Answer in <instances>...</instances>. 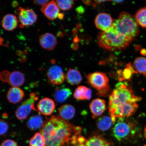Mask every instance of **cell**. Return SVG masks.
Returning a JSON list of instances; mask_svg holds the SVG:
<instances>
[{
  "instance_id": "37",
  "label": "cell",
  "mask_w": 146,
  "mask_h": 146,
  "mask_svg": "<svg viewBox=\"0 0 146 146\" xmlns=\"http://www.w3.org/2000/svg\"><path fill=\"white\" fill-rule=\"evenodd\" d=\"M144 136L146 139V126L145 127V129L144 130Z\"/></svg>"
},
{
  "instance_id": "22",
  "label": "cell",
  "mask_w": 146,
  "mask_h": 146,
  "mask_svg": "<svg viewBox=\"0 0 146 146\" xmlns=\"http://www.w3.org/2000/svg\"><path fill=\"white\" fill-rule=\"evenodd\" d=\"M137 72L135 70L131 63L127 64L126 67L123 70H119L118 72V79L120 81L125 80L129 81L131 77L135 73Z\"/></svg>"
},
{
  "instance_id": "14",
  "label": "cell",
  "mask_w": 146,
  "mask_h": 146,
  "mask_svg": "<svg viewBox=\"0 0 146 146\" xmlns=\"http://www.w3.org/2000/svg\"><path fill=\"white\" fill-rule=\"evenodd\" d=\"M39 41L41 46L48 50H54L57 44L56 36L49 33H45L40 36Z\"/></svg>"
},
{
  "instance_id": "41",
  "label": "cell",
  "mask_w": 146,
  "mask_h": 146,
  "mask_svg": "<svg viewBox=\"0 0 146 146\" xmlns=\"http://www.w3.org/2000/svg\"><path fill=\"white\" fill-rule=\"evenodd\" d=\"M144 146H146V145H144Z\"/></svg>"
},
{
  "instance_id": "5",
  "label": "cell",
  "mask_w": 146,
  "mask_h": 146,
  "mask_svg": "<svg viewBox=\"0 0 146 146\" xmlns=\"http://www.w3.org/2000/svg\"><path fill=\"white\" fill-rule=\"evenodd\" d=\"M112 27L119 34L132 40L139 33L135 18L127 12H121L118 18L114 20Z\"/></svg>"
},
{
  "instance_id": "9",
  "label": "cell",
  "mask_w": 146,
  "mask_h": 146,
  "mask_svg": "<svg viewBox=\"0 0 146 146\" xmlns=\"http://www.w3.org/2000/svg\"><path fill=\"white\" fill-rule=\"evenodd\" d=\"M18 15L21 28L34 24L37 20V15L32 9L20 7L18 9Z\"/></svg>"
},
{
  "instance_id": "11",
  "label": "cell",
  "mask_w": 146,
  "mask_h": 146,
  "mask_svg": "<svg viewBox=\"0 0 146 146\" xmlns=\"http://www.w3.org/2000/svg\"><path fill=\"white\" fill-rule=\"evenodd\" d=\"M55 108L54 100L47 98L40 100L36 106L38 112L45 116H49L52 114Z\"/></svg>"
},
{
  "instance_id": "19",
  "label": "cell",
  "mask_w": 146,
  "mask_h": 146,
  "mask_svg": "<svg viewBox=\"0 0 146 146\" xmlns=\"http://www.w3.org/2000/svg\"><path fill=\"white\" fill-rule=\"evenodd\" d=\"M72 94V91L68 88H59L55 91L54 99L58 103H62L68 99Z\"/></svg>"
},
{
  "instance_id": "4",
  "label": "cell",
  "mask_w": 146,
  "mask_h": 146,
  "mask_svg": "<svg viewBox=\"0 0 146 146\" xmlns=\"http://www.w3.org/2000/svg\"><path fill=\"white\" fill-rule=\"evenodd\" d=\"M127 118L118 119L113 128V135L119 141H134L141 135V127L138 124Z\"/></svg>"
},
{
  "instance_id": "27",
  "label": "cell",
  "mask_w": 146,
  "mask_h": 146,
  "mask_svg": "<svg viewBox=\"0 0 146 146\" xmlns=\"http://www.w3.org/2000/svg\"><path fill=\"white\" fill-rule=\"evenodd\" d=\"M135 17L139 26L146 29V7L139 9Z\"/></svg>"
},
{
  "instance_id": "23",
  "label": "cell",
  "mask_w": 146,
  "mask_h": 146,
  "mask_svg": "<svg viewBox=\"0 0 146 146\" xmlns=\"http://www.w3.org/2000/svg\"><path fill=\"white\" fill-rule=\"evenodd\" d=\"M109 143L103 137L96 135L86 139L84 146H105Z\"/></svg>"
},
{
  "instance_id": "24",
  "label": "cell",
  "mask_w": 146,
  "mask_h": 146,
  "mask_svg": "<svg viewBox=\"0 0 146 146\" xmlns=\"http://www.w3.org/2000/svg\"><path fill=\"white\" fill-rule=\"evenodd\" d=\"M43 118L40 115H36L31 117L27 122V126L31 130H37L42 127L44 124Z\"/></svg>"
},
{
  "instance_id": "2",
  "label": "cell",
  "mask_w": 146,
  "mask_h": 146,
  "mask_svg": "<svg viewBox=\"0 0 146 146\" xmlns=\"http://www.w3.org/2000/svg\"><path fill=\"white\" fill-rule=\"evenodd\" d=\"M73 132L74 127L67 120L52 116L45 122L40 133L44 137L45 146H64Z\"/></svg>"
},
{
  "instance_id": "31",
  "label": "cell",
  "mask_w": 146,
  "mask_h": 146,
  "mask_svg": "<svg viewBox=\"0 0 146 146\" xmlns=\"http://www.w3.org/2000/svg\"><path fill=\"white\" fill-rule=\"evenodd\" d=\"M1 146H18V145L16 142L14 140L7 139L2 143Z\"/></svg>"
},
{
  "instance_id": "6",
  "label": "cell",
  "mask_w": 146,
  "mask_h": 146,
  "mask_svg": "<svg viewBox=\"0 0 146 146\" xmlns=\"http://www.w3.org/2000/svg\"><path fill=\"white\" fill-rule=\"evenodd\" d=\"M87 80L90 85L97 90L98 96L105 97L110 91L109 80L106 75L100 72L91 73L87 76Z\"/></svg>"
},
{
  "instance_id": "17",
  "label": "cell",
  "mask_w": 146,
  "mask_h": 146,
  "mask_svg": "<svg viewBox=\"0 0 146 146\" xmlns=\"http://www.w3.org/2000/svg\"><path fill=\"white\" fill-rule=\"evenodd\" d=\"M18 20L15 16L12 14H8L3 17L2 25L5 30L12 31L17 27Z\"/></svg>"
},
{
  "instance_id": "35",
  "label": "cell",
  "mask_w": 146,
  "mask_h": 146,
  "mask_svg": "<svg viewBox=\"0 0 146 146\" xmlns=\"http://www.w3.org/2000/svg\"><path fill=\"white\" fill-rule=\"evenodd\" d=\"M94 1L97 3H100L104 2L110 1V0H94Z\"/></svg>"
},
{
  "instance_id": "13",
  "label": "cell",
  "mask_w": 146,
  "mask_h": 146,
  "mask_svg": "<svg viewBox=\"0 0 146 146\" xmlns=\"http://www.w3.org/2000/svg\"><path fill=\"white\" fill-rule=\"evenodd\" d=\"M41 10L46 17L50 20L56 19L60 14L59 7L54 1H51L42 5Z\"/></svg>"
},
{
  "instance_id": "3",
  "label": "cell",
  "mask_w": 146,
  "mask_h": 146,
  "mask_svg": "<svg viewBox=\"0 0 146 146\" xmlns=\"http://www.w3.org/2000/svg\"><path fill=\"white\" fill-rule=\"evenodd\" d=\"M97 40L100 47L110 51L123 50L133 41L119 34L112 27L108 30L100 33Z\"/></svg>"
},
{
  "instance_id": "38",
  "label": "cell",
  "mask_w": 146,
  "mask_h": 146,
  "mask_svg": "<svg viewBox=\"0 0 146 146\" xmlns=\"http://www.w3.org/2000/svg\"><path fill=\"white\" fill-rule=\"evenodd\" d=\"M3 39L1 38L0 37V45L2 43Z\"/></svg>"
},
{
  "instance_id": "28",
  "label": "cell",
  "mask_w": 146,
  "mask_h": 146,
  "mask_svg": "<svg viewBox=\"0 0 146 146\" xmlns=\"http://www.w3.org/2000/svg\"><path fill=\"white\" fill-rule=\"evenodd\" d=\"M30 146H45L44 137L41 133H37L29 141Z\"/></svg>"
},
{
  "instance_id": "29",
  "label": "cell",
  "mask_w": 146,
  "mask_h": 146,
  "mask_svg": "<svg viewBox=\"0 0 146 146\" xmlns=\"http://www.w3.org/2000/svg\"><path fill=\"white\" fill-rule=\"evenodd\" d=\"M74 0H56V3L61 10L66 11L72 8Z\"/></svg>"
},
{
  "instance_id": "26",
  "label": "cell",
  "mask_w": 146,
  "mask_h": 146,
  "mask_svg": "<svg viewBox=\"0 0 146 146\" xmlns=\"http://www.w3.org/2000/svg\"><path fill=\"white\" fill-rule=\"evenodd\" d=\"M133 67L136 72L144 75L146 73V58H137L133 64Z\"/></svg>"
},
{
  "instance_id": "12",
  "label": "cell",
  "mask_w": 146,
  "mask_h": 146,
  "mask_svg": "<svg viewBox=\"0 0 146 146\" xmlns=\"http://www.w3.org/2000/svg\"><path fill=\"white\" fill-rule=\"evenodd\" d=\"M112 18L108 14L102 13L98 15L95 20L97 28L102 31L108 30L112 26Z\"/></svg>"
},
{
  "instance_id": "1",
  "label": "cell",
  "mask_w": 146,
  "mask_h": 146,
  "mask_svg": "<svg viewBox=\"0 0 146 146\" xmlns=\"http://www.w3.org/2000/svg\"><path fill=\"white\" fill-rule=\"evenodd\" d=\"M141 98L134 94L127 82L116 84L109 96V110L113 123L117 119L128 118L134 114L138 108L137 102Z\"/></svg>"
},
{
  "instance_id": "40",
  "label": "cell",
  "mask_w": 146,
  "mask_h": 146,
  "mask_svg": "<svg viewBox=\"0 0 146 146\" xmlns=\"http://www.w3.org/2000/svg\"><path fill=\"white\" fill-rule=\"evenodd\" d=\"M144 76H145L146 78V73L145 75H144Z\"/></svg>"
},
{
  "instance_id": "34",
  "label": "cell",
  "mask_w": 146,
  "mask_h": 146,
  "mask_svg": "<svg viewBox=\"0 0 146 146\" xmlns=\"http://www.w3.org/2000/svg\"><path fill=\"white\" fill-rule=\"evenodd\" d=\"M82 1H83L84 3H85V4L87 5L91 4V0H82Z\"/></svg>"
},
{
  "instance_id": "39",
  "label": "cell",
  "mask_w": 146,
  "mask_h": 146,
  "mask_svg": "<svg viewBox=\"0 0 146 146\" xmlns=\"http://www.w3.org/2000/svg\"><path fill=\"white\" fill-rule=\"evenodd\" d=\"M105 146H112L111 145V144L109 143L108 144V145H106Z\"/></svg>"
},
{
  "instance_id": "30",
  "label": "cell",
  "mask_w": 146,
  "mask_h": 146,
  "mask_svg": "<svg viewBox=\"0 0 146 146\" xmlns=\"http://www.w3.org/2000/svg\"><path fill=\"white\" fill-rule=\"evenodd\" d=\"M9 126L8 123L3 120H0V136L3 135L8 132Z\"/></svg>"
},
{
  "instance_id": "7",
  "label": "cell",
  "mask_w": 146,
  "mask_h": 146,
  "mask_svg": "<svg viewBox=\"0 0 146 146\" xmlns=\"http://www.w3.org/2000/svg\"><path fill=\"white\" fill-rule=\"evenodd\" d=\"M38 99V97L35 93H31L28 99L23 102L16 110L15 115L18 119H26L32 110L37 111L35 107V104Z\"/></svg>"
},
{
  "instance_id": "18",
  "label": "cell",
  "mask_w": 146,
  "mask_h": 146,
  "mask_svg": "<svg viewBox=\"0 0 146 146\" xmlns=\"http://www.w3.org/2000/svg\"><path fill=\"white\" fill-rule=\"evenodd\" d=\"M65 78L68 83L72 85H78L81 83L82 78L81 73L77 69L69 68Z\"/></svg>"
},
{
  "instance_id": "20",
  "label": "cell",
  "mask_w": 146,
  "mask_h": 146,
  "mask_svg": "<svg viewBox=\"0 0 146 146\" xmlns=\"http://www.w3.org/2000/svg\"><path fill=\"white\" fill-rule=\"evenodd\" d=\"M92 96V91L91 89L84 86H78L75 90L74 96L78 100H90Z\"/></svg>"
},
{
  "instance_id": "32",
  "label": "cell",
  "mask_w": 146,
  "mask_h": 146,
  "mask_svg": "<svg viewBox=\"0 0 146 146\" xmlns=\"http://www.w3.org/2000/svg\"><path fill=\"white\" fill-rule=\"evenodd\" d=\"M35 4L38 5H43L48 2L50 0H33Z\"/></svg>"
},
{
  "instance_id": "10",
  "label": "cell",
  "mask_w": 146,
  "mask_h": 146,
  "mask_svg": "<svg viewBox=\"0 0 146 146\" xmlns=\"http://www.w3.org/2000/svg\"><path fill=\"white\" fill-rule=\"evenodd\" d=\"M47 75L49 82L54 85L61 84L63 83L65 79L62 69L58 65L51 67L47 71Z\"/></svg>"
},
{
  "instance_id": "21",
  "label": "cell",
  "mask_w": 146,
  "mask_h": 146,
  "mask_svg": "<svg viewBox=\"0 0 146 146\" xmlns=\"http://www.w3.org/2000/svg\"><path fill=\"white\" fill-rule=\"evenodd\" d=\"M60 117L67 120L72 119L75 114L76 111L72 106L69 104L63 105L59 110Z\"/></svg>"
},
{
  "instance_id": "33",
  "label": "cell",
  "mask_w": 146,
  "mask_h": 146,
  "mask_svg": "<svg viewBox=\"0 0 146 146\" xmlns=\"http://www.w3.org/2000/svg\"><path fill=\"white\" fill-rule=\"evenodd\" d=\"M110 1L115 3H119L123 2L124 1V0H110Z\"/></svg>"
},
{
  "instance_id": "16",
  "label": "cell",
  "mask_w": 146,
  "mask_h": 146,
  "mask_svg": "<svg viewBox=\"0 0 146 146\" xmlns=\"http://www.w3.org/2000/svg\"><path fill=\"white\" fill-rule=\"evenodd\" d=\"M25 96L23 91L18 87H12L9 89L7 94V98L11 103L17 104L21 102Z\"/></svg>"
},
{
  "instance_id": "36",
  "label": "cell",
  "mask_w": 146,
  "mask_h": 146,
  "mask_svg": "<svg viewBox=\"0 0 146 146\" xmlns=\"http://www.w3.org/2000/svg\"><path fill=\"white\" fill-rule=\"evenodd\" d=\"M141 53L143 56L145 55L146 54V50H143L141 51Z\"/></svg>"
},
{
  "instance_id": "25",
  "label": "cell",
  "mask_w": 146,
  "mask_h": 146,
  "mask_svg": "<svg viewBox=\"0 0 146 146\" xmlns=\"http://www.w3.org/2000/svg\"><path fill=\"white\" fill-rule=\"evenodd\" d=\"M113 123L111 117L104 116L97 120L96 125L100 130L107 131L112 126Z\"/></svg>"
},
{
  "instance_id": "15",
  "label": "cell",
  "mask_w": 146,
  "mask_h": 146,
  "mask_svg": "<svg viewBox=\"0 0 146 146\" xmlns=\"http://www.w3.org/2000/svg\"><path fill=\"white\" fill-rule=\"evenodd\" d=\"M89 107L92 114V118L96 119L104 112L106 105L104 100L98 98L92 100Z\"/></svg>"
},
{
  "instance_id": "8",
  "label": "cell",
  "mask_w": 146,
  "mask_h": 146,
  "mask_svg": "<svg viewBox=\"0 0 146 146\" xmlns=\"http://www.w3.org/2000/svg\"><path fill=\"white\" fill-rule=\"evenodd\" d=\"M0 79L2 81L8 83L13 87L21 86L25 82V76L23 73L18 71L12 72L3 71L0 74Z\"/></svg>"
}]
</instances>
